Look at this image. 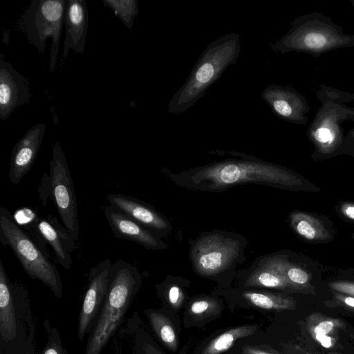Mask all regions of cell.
<instances>
[{"label":"cell","mask_w":354,"mask_h":354,"mask_svg":"<svg viewBox=\"0 0 354 354\" xmlns=\"http://www.w3.org/2000/svg\"><path fill=\"white\" fill-rule=\"evenodd\" d=\"M236 158L215 161L178 174L168 173L177 185L192 190L222 192L232 187L257 184L297 186L301 180L286 169L256 157L234 152Z\"/></svg>","instance_id":"obj_1"},{"label":"cell","mask_w":354,"mask_h":354,"mask_svg":"<svg viewBox=\"0 0 354 354\" xmlns=\"http://www.w3.org/2000/svg\"><path fill=\"white\" fill-rule=\"evenodd\" d=\"M240 52V37L236 33L223 35L209 43L185 83L169 101L168 112L179 114L192 107L225 70L236 63Z\"/></svg>","instance_id":"obj_2"},{"label":"cell","mask_w":354,"mask_h":354,"mask_svg":"<svg viewBox=\"0 0 354 354\" xmlns=\"http://www.w3.org/2000/svg\"><path fill=\"white\" fill-rule=\"evenodd\" d=\"M141 285V275L136 266L120 259L112 263L108 293L88 335L84 354H101L123 322Z\"/></svg>","instance_id":"obj_3"},{"label":"cell","mask_w":354,"mask_h":354,"mask_svg":"<svg viewBox=\"0 0 354 354\" xmlns=\"http://www.w3.org/2000/svg\"><path fill=\"white\" fill-rule=\"evenodd\" d=\"M35 319L28 289L10 281L0 259V354H15L35 343Z\"/></svg>","instance_id":"obj_4"},{"label":"cell","mask_w":354,"mask_h":354,"mask_svg":"<svg viewBox=\"0 0 354 354\" xmlns=\"http://www.w3.org/2000/svg\"><path fill=\"white\" fill-rule=\"evenodd\" d=\"M0 241L12 249L31 279L40 280L56 297L62 298V279L47 250L21 227L4 207L0 208Z\"/></svg>","instance_id":"obj_5"},{"label":"cell","mask_w":354,"mask_h":354,"mask_svg":"<svg viewBox=\"0 0 354 354\" xmlns=\"http://www.w3.org/2000/svg\"><path fill=\"white\" fill-rule=\"evenodd\" d=\"M189 257L194 272L203 277H216L245 260L248 243L243 236L221 230L201 234L190 240Z\"/></svg>","instance_id":"obj_6"},{"label":"cell","mask_w":354,"mask_h":354,"mask_svg":"<svg viewBox=\"0 0 354 354\" xmlns=\"http://www.w3.org/2000/svg\"><path fill=\"white\" fill-rule=\"evenodd\" d=\"M67 2L66 0H32L17 23V28L41 53L45 51L47 39H51L49 57L51 73L56 68Z\"/></svg>","instance_id":"obj_7"},{"label":"cell","mask_w":354,"mask_h":354,"mask_svg":"<svg viewBox=\"0 0 354 354\" xmlns=\"http://www.w3.org/2000/svg\"><path fill=\"white\" fill-rule=\"evenodd\" d=\"M44 174L39 189L40 198L44 200L48 194L64 226L77 241L80 229L77 203L66 158L59 142L53 148L49 174Z\"/></svg>","instance_id":"obj_8"},{"label":"cell","mask_w":354,"mask_h":354,"mask_svg":"<svg viewBox=\"0 0 354 354\" xmlns=\"http://www.w3.org/2000/svg\"><path fill=\"white\" fill-rule=\"evenodd\" d=\"M112 263L106 258L90 270L88 287L84 296L77 321V337L82 341L89 334L106 297Z\"/></svg>","instance_id":"obj_9"},{"label":"cell","mask_w":354,"mask_h":354,"mask_svg":"<svg viewBox=\"0 0 354 354\" xmlns=\"http://www.w3.org/2000/svg\"><path fill=\"white\" fill-rule=\"evenodd\" d=\"M31 236L44 249L48 243L52 248L57 262L64 268L72 266L71 253L75 249V240L57 218L48 214L46 218L35 217L29 223Z\"/></svg>","instance_id":"obj_10"},{"label":"cell","mask_w":354,"mask_h":354,"mask_svg":"<svg viewBox=\"0 0 354 354\" xmlns=\"http://www.w3.org/2000/svg\"><path fill=\"white\" fill-rule=\"evenodd\" d=\"M30 82L0 54V119L6 120L18 107L30 102Z\"/></svg>","instance_id":"obj_11"},{"label":"cell","mask_w":354,"mask_h":354,"mask_svg":"<svg viewBox=\"0 0 354 354\" xmlns=\"http://www.w3.org/2000/svg\"><path fill=\"white\" fill-rule=\"evenodd\" d=\"M110 205L117 208L160 238L171 231V225L160 213L145 203L130 196L106 195Z\"/></svg>","instance_id":"obj_12"},{"label":"cell","mask_w":354,"mask_h":354,"mask_svg":"<svg viewBox=\"0 0 354 354\" xmlns=\"http://www.w3.org/2000/svg\"><path fill=\"white\" fill-rule=\"evenodd\" d=\"M46 124L30 127L14 146L10 160L9 180L17 185L32 167L46 132Z\"/></svg>","instance_id":"obj_13"},{"label":"cell","mask_w":354,"mask_h":354,"mask_svg":"<svg viewBox=\"0 0 354 354\" xmlns=\"http://www.w3.org/2000/svg\"><path fill=\"white\" fill-rule=\"evenodd\" d=\"M104 216L111 231L118 238L134 241L149 250H160L167 248L160 238L117 208L106 206Z\"/></svg>","instance_id":"obj_14"},{"label":"cell","mask_w":354,"mask_h":354,"mask_svg":"<svg viewBox=\"0 0 354 354\" xmlns=\"http://www.w3.org/2000/svg\"><path fill=\"white\" fill-rule=\"evenodd\" d=\"M64 24L66 32L60 66L64 64L70 50L80 54L84 50L88 28V11L85 0L68 1Z\"/></svg>","instance_id":"obj_15"},{"label":"cell","mask_w":354,"mask_h":354,"mask_svg":"<svg viewBox=\"0 0 354 354\" xmlns=\"http://www.w3.org/2000/svg\"><path fill=\"white\" fill-rule=\"evenodd\" d=\"M246 287L286 290L294 288L287 279L273 268L257 259L245 281Z\"/></svg>","instance_id":"obj_16"},{"label":"cell","mask_w":354,"mask_h":354,"mask_svg":"<svg viewBox=\"0 0 354 354\" xmlns=\"http://www.w3.org/2000/svg\"><path fill=\"white\" fill-rule=\"evenodd\" d=\"M307 327L313 338L325 348H330L335 342L333 335L345 327L344 322L339 319L330 318L314 314L308 317Z\"/></svg>","instance_id":"obj_17"},{"label":"cell","mask_w":354,"mask_h":354,"mask_svg":"<svg viewBox=\"0 0 354 354\" xmlns=\"http://www.w3.org/2000/svg\"><path fill=\"white\" fill-rule=\"evenodd\" d=\"M291 226L300 236L312 241H325L330 234L323 223L312 215L293 212L290 216Z\"/></svg>","instance_id":"obj_18"},{"label":"cell","mask_w":354,"mask_h":354,"mask_svg":"<svg viewBox=\"0 0 354 354\" xmlns=\"http://www.w3.org/2000/svg\"><path fill=\"white\" fill-rule=\"evenodd\" d=\"M242 297L251 305L272 310H284L295 307L294 298L266 291L245 290Z\"/></svg>","instance_id":"obj_19"},{"label":"cell","mask_w":354,"mask_h":354,"mask_svg":"<svg viewBox=\"0 0 354 354\" xmlns=\"http://www.w3.org/2000/svg\"><path fill=\"white\" fill-rule=\"evenodd\" d=\"M144 312L160 342L170 351H176L178 346V337L170 319L156 310L146 309Z\"/></svg>","instance_id":"obj_20"},{"label":"cell","mask_w":354,"mask_h":354,"mask_svg":"<svg viewBox=\"0 0 354 354\" xmlns=\"http://www.w3.org/2000/svg\"><path fill=\"white\" fill-rule=\"evenodd\" d=\"M257 328V325L247 324L226 330L211 341L205 347L203 354H221L230 349L238 339L253 335Z\"/></svg>","instance_id":"obj_21"},{"label":"cell","mask_w":354,"mask_h":354,"mask_svg":"<svg viewBox=\"0 0 354 354\" xmlns=\"http://www.w3.org/2000/svg\"><path fill=\"white\" fill-rule=\"evenodd\" d=\"M128 326L133 335V354H166L151 336L145 330L140 327L138 322H133L131 319L129 320Z\"/></svg>","instance_id":"obj_22"},{"label":"cell","mask_w":354,"mask_h":354,"mask_svg":"<svg viewBox=\"0 0 354 354\" xmlns=\"http://www.w3.org/2000/svg\"><path fill=\"white\" fill-rule=\"evenodd\" d=\"M105 7L111 8L129 29L133 26V21L139 12L138 0H102Z\"/></svg>","instance_id":"obj_23"},{"label":"cell","mask_w":354,"mask_h":354,"mask_svg":"<svg viewBox=\"0 0 354 354\" xmlns=\"http://www.w3.org/2000/svg\"><path fill=\"white\" fill-rule=\"evenodd\" d=\"M221 306L213 298L203 297L194 300L189 306V312L196 319H205L218 313Z\"/></svg>","instance_id":"obj_24"},{"label":"cell","mask_w":354,"mask_h":354,"mask_svg":"<svg viewBox=\"0 0 354 354\" xmlns=\"http://www.w3.org/2000/svg\"><path fill=\"white\" fill-rule=\"evenodd\" d=\"M43 324L47 334V342L41 354H69L63 346L57 328L52 326L48 319Z\"/></svg>","instance_id":"obj_25"},{"label":"cell","mask_w":354,"mask_h":354,"mask_svg":"<svg viewBox=\"0 0 354 354\" xmlns=\"http://www.w3.org/2000/svg\"><path fill=\"white\" fill-rule=\"evenodd\" d=\"M158 291L164 295L169 304L174 308L182 305L185 295L182 288L177 284H162L157 286Z\"/></svg>","instance_id":"obj_26"},{"label":"cell","mask_w":354,"mask_h":354,"mask_svg":"<svg viewBox=\"0 0 354 354\" xmlns=\"http://www.w3.org/2000/svg\"><path fill=\"white\" fill-rule=\"evenodd\" d=\"M330 307H340L347 310L354 311V297L342 293H335L332 301L327 304Z\"/></svg>","instance_id":"obj_27"},{"label":"cell","mask_w":354,"mask_h":354,"mask_svg":"<svg viewBox=\"0 0 354 354\" xmlns=\"http://www.w3.org/2000/svg\"><path fill=\"white\" fill-rule=\"evenodd\" d=\"M304 44L312 49H319L327 43L326 37L318 32H310L304 39Z\"/></svg>","instance_id":"obj_28"},{"label":"cell","mask_w":354,"mask_h":354,"mask_svg":"<svg viewBox=\"0 0 354 354\" xmlns=\"http://www.w3.org/2000/svg\"><path fill=\"white\" fill-rule=\"evenodd\" d=\"M328 286L337 292L354 297V282L337 281L328 283Z\"/></svg>","instance_id":"obj_29"},{"label":"cell","mask_w":354,"mask_h":354,"mask_svg":"<svg viewBox=\"0 0 354 354\" xmlns=\"http://www.w3.org/2000/svg\"><path fill=\"white\" fill-rule=\"evenodd\" d=\"M315 139L322 143L330 142L333 139V136L330 130L325 127H320L315 132Z\"/></svg>","instance_id":"obj_30"},{"label":"cell","mask_w":354,"mask_h":354,"mask_svg":"<svg viewBox=\"0 0 354 354\" xmlns=\"http://www.w3.org/2000/svg\"><path fill=\"white\" fill-rule=\"evenodd\" d=\"M340 211L346 218L354 221V203H345L340 207Z\"/></svg>","instance_id":"obj_31"},{"label":"cell","mask_w":354,"mask_h":354,"mask_svg":"<svg viewBox=\"0 0 354 354\" xmlns=\"http://www.w3.org/2000/svg\"><path fill=\"white\" fill-rule=\"evenodd\" d=\"M243 354H274L255 346H246L243 348Z\"/></svg>","instance_id":"obj_32"},{"label":"cell","mask_w":354,"mask_h":354,"mask_svg":"<svg viewBox=\"0 0 354 354\" xmlns=\"http://www.w3.org/2000/svg\"><path fill=\"white\" fill-rule=\"evenodd\" d=\"M15 354H35V343L28 345Z\"/></svg>","instance_id":"obj_33"},{"label":"cell","mask_w":354,"mask_h":354,"mask_svg":"<svg viewBox=\"0 0 354 354\" xmlns=\"http://www.w3.org/2000/svg\"><path fill=\"white\" fill-rule=\"evenodd\" d=\"M329 354H337V353H329Z\"/></svg>","instance_id":"obj_34"},{"label":"cell","mask_w":354,"mask_h":354,"mask_svg":"<svg viewBox=\"0 0 354 354\" xmlns=\"http://www.w3.org/2000/svg\"><path fill=\"white\" fill-rule=\"evenodd\" d=\"M353 237H354V234H353Z\"/></svg>","instance_id":"obj_35"}]
</instances>
